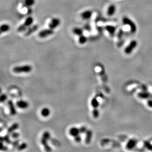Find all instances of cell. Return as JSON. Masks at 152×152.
Returning a JSON list of instances; mask_svg holds the SVG:
<instances>
[{
    "label": "cell",
    "mask_w": 152,
    "mask_h": 152,
    "mask_svg": "<svg viewBox=\"0 0 152 152\" xmlns=\"http://www.w3.org/2000/svg\"><path fill=\"white\" fill-rule=\"evenodd\" d=\"M147 104L149 107L152 108V99H149L147 101Z\"/></svg>",
    "instance_id": "cell-35"
},
{
    "label": "cell",
    "mask_w": 152,
    "mask_h": 152,
    "mask_svg": "<svg viewBox=\"0 0 152 152\" xmlns=\"http://www.w3.org/2000/svg\"><path fill=\"white\" fill-rule=\"evenodd\" d=\"M87 40H88V38L85 36L82 35L79 37L78 42L80 44H84L87 42Z\"/></svg>",
    "instance_id": "cell-23"
},
{
    "label": "cell",
    "mask_w": 152,
    "mask_h": 152,
    "mask_svg": "<svg viewBox=\"0 0 152 152\" xmlns=\"http://www.w3.org/2000/svg\"><path fill=\"white\" fill-rule=\"evenodd\" d=\"M32 68L30 65H25L23 66L15 67L13 69V71L15 73H28L32 71Z\"/></svg>",
    "instance_id": "cell-3"
},
{
    "label": "cell",
    "mask_w": 152,
    "mask_h": 152,
    "mask_svg": "<svg viewBox=\"0 0 152 152\" xmlns=\"http://www.w3.org/2000/svg\"><path fill=\"white\" fill-rule=\"evenodd\" d=\"M74 140L75 142H76L77 143H79L81 141V137L79 134V135L76 136L75 137H74Z\"/></svg>",
    "instance_id": "cell-33"
},
{
    "label": "cell",
    "mask_w": 152,
    "mask_h": 152,
    "mask_svg": "<svg viewBox=\"0 0 152 152\" xmlns=\"http://www.w3.org/2000/svg\"><path fill=\"white\" fill-rule=\"evenodd\" d=\"M4 141L5 142H6L7 144H11L12 142V141L11 140V139H10V135L9 134H7L6 135H5L4 137Z\"/></svg>",
    "instance_id": "cell-25"
},
{
    "label": "cell",
    "mask_w": 152,
    "mask_h": 152,
    "mask_svg": "<svg viewBox=\"0 0 152 152\" xmlns=\"http://www.w3.org/2000/svg\"><path fill=\"white\" fill-rule=\"evenodd\" d=\"M116 12V7L114 5H111L107 9V14L109 16H112L114 15Z\"/></svg>",
    "instance_id": "cell-17"
},
{
    "label": "cell",
    "mask_w": 152,
    "mask_h": 152,
    "mask_svg": "<svg viewBox=\"0 0 152 152\" xmlns=\"http://www.w3.org/2000/svg\"><path fill=\"white\" fill-rule=\"evenodd\" d=\"M84 28H85V29L87 30V31H88V30H90V26L89 25L86 24V25L84 26Z\"/></svg>",
    "instance_id": "cell-36"
},
{
    "label": "cell",
    "mask_w": 152,
    "mask_h": 152,
    "mask_svg": "<svg viewBox=\"0 0 152 152\" xmlns=\"http://www.w3.org/2000/svg\"><path fill=\"white\" fill-rule=\"evenodd\" d=\"M72 32L74 35L79 37L83 35V29L80 27H75L72 29Z\"/></svg>",
    "instance_id": "cell-19"
},
{
    "label": "cell",
    "mask_w": 152,
    "mask_h": 152,
    "mask_svg": "<svg viewBox=\"0 0 152 152\" xmlns=\"http://www.w3.org/2000/svg\"><path fill=\"white\" fill-rule=\"evenodd\" d=\"M144 144L146 147H147L149 150L152 151V145L151 143L148 142H145Z\"/></svg>",
    "instance_id": "cell-29"
},
{
    "label": "cell",
    "mask_w": 152,
    "mask_h": 152,
    "mask_svg": "<svg viewBox=\"0 0 152 152\" xmlns=\"http://www.w3.org/2000/svg\"><path fill=\"white\" fill-rule=\"evenodd\" d=\"M27 147V144L26 143H22L18 146V147H17V149L19 151H22L26 149Z\"/></svg>",
    "instance_id": "cell-26"
},
{
    "label": "cell",
    "mask_w": 152,
    "mask_h": 152,
    "mask_svg": "<svg viewBox=\"0 0 152 152\" xmlns=\"http://www.w3.org/2000/svg\"><path fill=\"white\" fill-rule=\"evenodd\" d=\"M19 136V134L16 132H13L11 133V137L14 139H17Z\"/></svg>",
    "instance_id": "cell-30"
},
{
    "label": "cell",
    "mask_w": 152,
    "mask_h": 152,
    "mask_svg": "<svg viewBox=\"0 0 152 152\" xmlns=\"http://www.w3.org/2000/svg\"><path fill=\"white\" fill-rule=\"evenodd\" d=\"M137 42L135 41H132L130 43L128 44V45L124 49V53L126 54H130L137 46Z\"/></svg>",
    "instance_id": "cell-5"
},
{
    "label": "cell",
    "mask_w": 152,
    "mask_h": 152,
    "mask_svg": "<svg viewBox=\"0 0 152 152\" xmlns=\"http://www.w3.org/2000/svg\"><path fill=\"white\" fill-rule=\"evenodd\" d=\"M91 105L94 108H97L99 106V102L96 97H94L91 101Z\"/></svg>",
    "instance_id": "cell-24"
},
{
    "label": "cell",
    "mask_w": 152,
    "mask_h": 152,
    "mask_svg": "<svg viewBox=\"0 0 152 152\" xmlns=\"http://www.w3.org/2000/svg\"><path fill=\"white\" fill-rule=\"evenodd\" d=\"M50 137V133L48 131H45L42 136L41 143L44 146V149L47 152H50L52 151L51 148L48 144V141Z\"/></svg>",
    "instance_id": "cell-2"
},
{
    "label": "cell",
    "mask_w": 152,
    "mask_h": 152,
    "mask_svg": "<svg viewBox=\"0 0 152 152\" xmlns=\"http://www.w3.org/2000/svg\"><path fill=\"white\" fill-rule=\"evenodd\" d=\"M34 18L32 16L28 17L23 24L19 26L17 29V31L18 32H23L27 30V29L30 26H31L34 22Z\"/></svg>",
    "instance_id": "cell-1"
},
{
    "label": "cell",
    "mask_w": 152,
    "mask_h": 152,
    "mask_svg": "<svg viewBox=\"0 0 152 152\" xmlns=\"http://www.w3.org/2000/svg\"><path fill=\"white\" fill-rule=\"evenodd\" d=\"M61 23V21L59 18L57 17L53 18L48 24L49 28L54 30L55 29L58 28L60 25Z\"/></svg>",
    "instance_id": "cell-6"
},
{
    "label": "cell",
    "mask_w": 152,
    "mask_h": 152,
    "mask_svg": "<svg viewBox=\"0 0 152 152\" xmlns=\"http://www.w3.org/2000/svg\"><path fill=\"white\" fill-rule=\"evenodd\" d=\"M39 28V26L37 24L32 25L30 27H29L27 30L26 31V32L25 33V36H29L36 31L38 30Z\"/></svg>",
    "instance_id": "cell-8"
},
{
    "label": "cell",
    "mask_w": 152,
    "mask_h": 152,
    "mask_svg": "<svg viewBox=\"0 0 152 152\" xmlns=\"http://www.w3.org/2000/svg\"><path fill=\"white\" fill-rule=\"evenodd\" d=\"M137 143V140L134 139H131L128 140L127 142L126 145V148L128 150L132 149L133 148H134L136 144Z\"/></svg>",
    "instance_id": "cell-10"
},
{
    "label": "cell",
    "mask_w": 152,
    "mask_h": 152,
    "mask_svg": "<svg viewBox=\"0 0 152 152\" xmlns=\"http://www.w3.org/2000/svg\"><path fill=\"white\" fill-rule=\"evenodd\" d=\"M19 127V124L17 123H14V124H12L9 128L8 129V133H12L13 132H14L15 130H16L17 129H18Z\"/></svg>",
    "instance_id": "cell-21"
},
{
    "label": "cell",
    "mask_w": 152,
    "mask_h": 152,
    "mask_svg": "<svg viewBox=\"0 0 152 152\" xmlns=\"http://www.w3.org/2000/svg\"><path fill=\"white\" fill-rule=\"evenodd\" d=\"M79 130H80V133H84L86 132L87 129L86 126H81L80 128H79Z\"/></svg>",
    "instance_id": "cell-32"
},
{
    "label": "cell",
    "mask_w": 152,
    "mask_h": 152,
    "mask_svg": "<svg viewBox=\"0 0 152 152\" xmlns=\"http://www.w3.org/2000/svg\"><path fill=\"white\" fill-rule=\"evenodd\" d=\"M8 104L10 108V113L12 115H15L16 114V110L15 109L14 103L12 100H9L8 102Z\"/></svg>",
    "instance_id": "cell-13"
},
{
    "label": "cell",
    "mask_w": 152,
    "mask_h": 152,
    "mask_svg": "<svg viewBox=\"0 0 152 152\" xmlns=\"http://www.w3.org/2000/svg\"><path fill=\"white\" fill-rule=\"evenodd\" d=\"M12 145L14 148H17L19 145V141L18 140H16L12 142Z\"/></svg>",
    "instance_id": "cell-28"
},
{
    "label": "cell",
    "mask_w": 152,
    "mask_h": 152,
    "mask_svg": "<svg viewBox=\"0 0 152 152\" xmlns=\"http://www.w3.org/2000/svg\"><path fill=\"white\" fill-rule=\"evenodd\" d=\"M16 106L21 109H26L29 106V103L24 100H19L17 101Z\"/></svg>",
    "instance_id": "cell-12"
},
{
    "label": "cell",
    "mask_w": 152,
    "mask_h": 152,
    "mask_svg": "<svg viewBox=\"0 0 152 152\" xmlns=\"http://www.w3.org/2000/svg\"><path fill=\"white\" fill-rule=\"evenodd\" d=\"M99 111L97 109V108H94V109L93 111V115L94 118H97L99 116Z\"/></svg>",
    "instance_id": "cell-27"
},
{
    "label": "cell",
    "mask_w": 152,
    "mask_h": 152,
    "mask_svg": "<svg viewBox=\"0 0 152 152\" xmlns=\"http://www.w3.org/2000/svg\"><path fill=\"white\" fill-rule=\"evenodd\" d=\"M54 33V30L49 28V29L42 30L39 32L38 36L40 38H41L42 39H44L47 37H49L50 36L53 35Z\"/></svg>",
    "instance_id": "cell-4"
},
{
    "label": "cell",
    "mask_w": 152,
    "mask_h": 152,
    "mask_svg": "<svg viewBox=\"0 0 152 152\" xmlns=\"http://www.w3.org/2000/svg\"><path fill=\"white\" fill-rule=\"evenodd\" d=\"M93 15V12L90 10H86L82 12L81 14V17L83 20H89L90 19Z\"/></svg>",
    "instance_id": "cell-9"
},
{
    "label": "cell",
    "mask_w": 152,
    "mask_h": 152,
    "mask_svg": "<svg viewBox=\"0 0 152 152\" xmlns=\"http://www.w3.org/2000/svg\"><path fill=\"white\" fill-rule=\"evenodd\" d=\"M50 114V111L48 108H43L41 111V115L43 117H48Z\"/></svg>",
    "instance_id": "cell-22"
},
{
    "label": "cell",
    "mask_w": 152,
    "mask_h": 152,
    "mask_svg": "<svg viewBox=\"0 0 152 152\" xmlns=\"http://www.w3.org/2000/svg\"><path fill=\"white\" fill-rule=\"evenodd\" d=\"M123 21H124V23H125V24H127V25H130V26L131 27V31L132 32H135L136 30V26L135 25L134 23H133V22L132 21H131L130 20H129L128 18L127 17H125L124 18V19H123Z\"/></svg>",
    "instance_id": "cell-11"
},
{
    "label": "cell",
    "mask_w": 152,
    "mask_h": 152,
    "mask_svg": "<svg viewBox=\"0 0 152 152\" xmlns=\"http://www.w3.org/2000/svg\"><path fill=\"white\" fill-rule=\"evenodd\" d=\"M93 135V132L91 130H87L86 132V137H85V143L87 144L90 143Z\"/></svg>",
    "instance_id": "cell-16"
},
{
    "label": "cell",
    "mask_w": 152,
    "mask_h": 152,
    "mask_svg": "<svg viewBox=\"0 0 152 152\" xmlns=\"http://www.w3.org/2000/svg\"><path fill=\"white\" fill-rule=\"evenodd\" d=\"M105 29L106 31L108 32V33L109 34L110 36L111 37H113L115 35V32H116V28L113 26H110L107 25L105 27Z\"/></svg>",
    "instance_id": "cell-18"
},
{
    "label": "cell",
    "mask_w": 152,
    "mask_h": 152,
    "mask_svg": "<svg viewBox=\"0 0 152 152\" xmlns=\"http://www.w3.org/2000/svg\"><path fill=\"white\" fill-rule=\"evenodd\" d=\"M138 97L142 99H148L152 98V94L147 92H142L139 93L137 95Z\"/></svg>",
    "instance_id": "cell-14"
},
{
    "label": "cell",
    "mask_w": 152,
    "mask_h": 152,
    "mask_svg": "<svg viewBox=\"0 0 152 152\" xmlns=\"http://www.w3.org/2000/svg\"><path fill=\"white\" fill-rule=\"evenodd\" d=\"M11 29L10 26L8 24H2L1 26V34H3L4 33H6L8 31H9Z\"/></svg>",
    "instance_id": "cell-20"
},
{
    "label": "cell",
    "mask_w": 152,
    "mask_h": 152,
    "mask_svg": "<svg viewBox=\"0 0 152 152\" xmlns=\"http://www.w3.org/2000/svg\"><path fill=\"white\" fill-rule=\"evenodd\" d=\"M36 0H23L22 2V8H29L35 5Z\"/></svg>",
    "instance_id": "cell-7"
},
{
    "label": "cell",
    "mask_w": 152,
    "mask_h": 152,
    "mask_svg": "<svg viewBox=\"0 0 152 152\" xmlns=\"http://www.w3.org/2000/svg\"><path fill=\"white\" fill-rule=\"evenodd\" d=\"M7 96L5 94H3L1 96V98H0L1 102H4L7 100Z\"/></svg>",
    "instance_id": "cell-31"
},
{
    "label": "cell",
    "mask_w": 152,
    "mask_h": 152,
    "mask_svg": "<svg viewBox=\"0 0 152 152\" xmlns=\"http://www.w3.org/2000/svg\"><path fill=\"white\" fill-rule=\"evenodd\" d=\"M69 133L71 136L74 137L80 133L79 128H78L76 127H72L70 128Z\"/></svg>",
    "instance_id": "cell-15"
},
{
    "label": "cell",
    "mask_w": 152,
    "mask_h": 152,
    "mask_svg": "<svg viewBox=\"0 0 152 152\" xmlns=\"http://www.w3.org/2000/svg\"><path fill=\"white\" fill-rule=\"evenodd\" d=\"M1 151H6L8 150V148L7 146L4 145L3 142H1Z\"/></svg>",
    "instance_id": "cell-34"
}]
</instances>
